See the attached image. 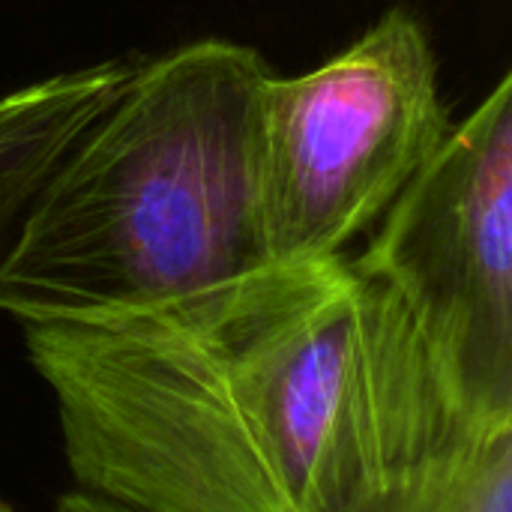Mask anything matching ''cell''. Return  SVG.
<instances>
[{
    "label": "cell",
    "mask_w": 512,
    "mask_h": 512,
    "mask_svg": "<svg viewBox=\"0 0 512 512\" xmlns=\"http://www.w3.org/2000/svg\"><path fill=\"white\" fill-rule=\"evenodd\" d=\"M450 135L423 24L393 6L354 45L261 93L270 261H309L378 222Z\"/></svg>",
    "instance_id": "obj_3"
},
{
    "label": "cell",
    "mask_w": 512,
    "mask_h": 512,
    "mask_svg": "<svg viewBox=\"0 0 512 512\" xmlns=\"http://www.w3.org/2000/svg\"><path fill=\"white\" fill-rule=\"evenodd\" d=\"M0 512H12V510H9V504H6L3 498H0Z\"/></svg>",
    "instance_id": "obj_8"
},
{
    "label": "cell",
    "mask_w": 512,
    "mask_h": 512,
    "mask_svg": "<svg viewBox=\"0 0 512 512\" xmlns=\"http://www.w3.org/2000/svg\"><path fill=\"white\" fill-rule=\"evenodd\" d=\"M57 512H129V510H120V507H114V504H108V501H99V498H90V495H84V492H69V495H63L60 501H57Z\"/></svg>",
    "instance_id": "obj_7"
},
{
    "label": "cell",
    "mask_w": 512,
    "mask_h": 512,
    "mask_svg": "<svg viewBox=\"0 0 512 512\" xmlns=\"http://www.w3.org/2000/svg\"><path fill=\"white\" fill-rule=\"evenodd\" d=\"M411 312L477 411L512 414V75L450 129L351 261Z\"/></svg>",
    "instance_id": "obj_4"
},
{
    "label": "cell",
    "mask_w": 512,
    "mask_h": 512,
    "mask_svg": "<svg viewBox=\"0 0 512 512\" xmlns=\"http://www.w3.org/2000/svg\"><path fill=\"white\" fill-rule=\"evenodd\" d=\"M369 512H512V414L456 411L390 471Z\"/></svg>",
    "instance_id": "obj_6"
},
{
    "label": "cell",
    "mask_w": 512,
    "mask_h": 512,
    "mask_svg": "<svg viewBox=\"0 0 512 512\" xmlns=\"http://www.w3.org/2000/svg\"><path fill=\"white\" fill-rule=\"evenodd\" d=\"M132 69L126 60H105L0 96V264L48 177L114 102Z\"/></svg>",
    "instance_id": "obj_5"
},
{
    "label": "cell",
    "mask_w": 512,
    "mask_h": 512,
    "mask_svg": "<svg viewBox=\"0 0 512 512\" xmlns=\"http://www.w3.org/2000/svg\"><path fill=\"white\" fill-rule=\"evenodd\" d=\"M21 333L78 492L129 512H369L471 408L405 303L345 255Z\"/></svg>",
    "instance_id": "obj_1"
},
{
    "label": "cell",
    "mask_w": 512,
    "mask_h": 512,
    "mask_svg": "<svg viewBox=\"0 0 512 512\" xmlns=\"http://www.w3.org/2000/svg\"><path fill=\"white\" fill-rule=\"evenodd\" d=\"M249 45L201 39L135 66L48 177L0 264L18 324L153 309L270 261Z\"/></svg>",
    "instance_id": "obj_2"
}]
</instances>
